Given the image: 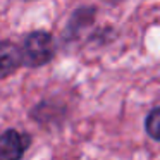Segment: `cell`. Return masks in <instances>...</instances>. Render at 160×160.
<instances>
[{"instance_id": "cell-1", "label": "cell", "mask_w": 160, "mask_h": 160, "mask_svg": "<svg viewBox=\"0 0 160 160\" xmlns=\"http://www.w3.org/2000/svg\"><path fill=\"white\" fill-rule=\"evenodd\" d=\"M22 64L26 67H42L55 57V42L48 31L36 29L22 38Z\"/></svg>"}, {"instance_id": "cell-2", "label": "cell", "mask_w": 160, "mask_h": 160, "mask_svg": "<svg viewBox=\"0 0 160 160\" xmlns=\"http://www.w3.org/2000/svg\"><path fill=\"white\" fill-rule=\"evenodd\" d=\"M28 146V134H22L16 129H7L4 134H0V160H21Z\"/></svg>"}, {"instance_id": "cell-3", "label": "cell", "mask_w": 160, "mask_h": 160, "mask_svg": "<svg viewBox=\"0 0 160 160\" xmlns=\"http://www.w3.org/2000/svg\"><path fill=\"white\" fill-rule=\"evenodd\" d=\"M22 66L24 64H22L21 47L11 40H2L0 42V79L9 78Z\"/></svg>"}, {"instance_id": "cell-4", "label": "cell", "mask_w": 160, "mask_h": 160, "mask_svg": "<svg viewBox=\"0 0 160 160\" xmlns=\"http://www.w3.org/2000/svg\"><path fill=\"white\" fill-rule=\"evenodd\" d=\"M95 16V9L93 7H81L71 16L69 22H67V29H66V36L74 38V36L79 33L81 28H84L86 24H90L93 21Z\"/></svg>"}, {"instance_id": "cell-5", "label": "cell", "mask_w": 160, "mask_h": 160, "mask_svg": "<svg viewBox=\"0 0 160 160\" xmlns=\"http://www.w3.org/2000/svg\"><path fill=\"white\" fill-rule=\"evenodd\" d=\"M145 129H146L150 138H153L155 141H160V107L153 108V110L146 115Z\"/></svg>"}]
</instances>
